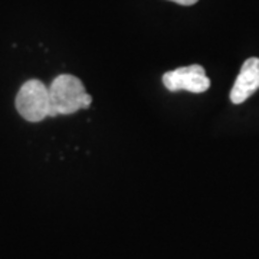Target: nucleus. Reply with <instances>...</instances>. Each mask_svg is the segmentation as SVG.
<instances>
[{"label":"nucleus","mask_w":259,"mask_h":259,"mask_svg":"<svg viewBox=\"0 0 259 259\" xmlns=\"http://www.w3.org/2000/svg\"><path fill=\"white\" fill-rule=\"evenodd\" d=\"M51 115H69L91 105L93 97L85 91L82 81L71 74L58 75L49 87Z\"/></svg>","instance_id":"obj_1"},{"label":"nucleus","mask_w":259,"mask_h":259,"mask_svg":"<svg viewBox=\"0 0 259 259\" xmlns=\"http://www.w3.org/2000/svg\"><path fill=\"white\" fill-rule=\"evenodd\" d=\"M16 110L29 122H39L51 115L49 87L39 79H29L16 95Z\"/></svg>","instance_id":"obj_2"},{"label":"nucleus","mask_w":259,"mask_h":259,"mask_svg":"<svg viewBox=\"0 0 259 259\" xmlns=\"http://www.w3.org/2000/svg\"><path fill=\"white\" fill-rule=\"evenodd\" d=\"M163 83L168 91H189V93H206L210 87V79L200 65H190L177 68L163 75Z\"/></svg>","instance_id":"obj_3"},{"label":"nucleus","mask_w":259,"mask_h":259,"mask_svg":"<svg viewBox=\"0 0 259 259\" xmlns=\"http://www.w3.org/2000/svg\"><path fill=\"white\" fill-rule=\"evenodd\" d=\"M259 90V58H249L242 65L231 91V101L242 104Z\"/></svg>","instance_id":"obj_4"},{"label":"nucleus","mask_w":259,"mask_h":259,"mask_svg":"<svg viewBox=\"0 0 259 259\" xmlns=\"http://www.w3.org/2000/svg\"><path fill=\"white\" fill-rule=\"evenodd\" d=\"M170 2H175V3L182 5V6H192L194 3H197L199 0H170Z\"/></svg>","instance_id":"obj_5"}]
</instances>
